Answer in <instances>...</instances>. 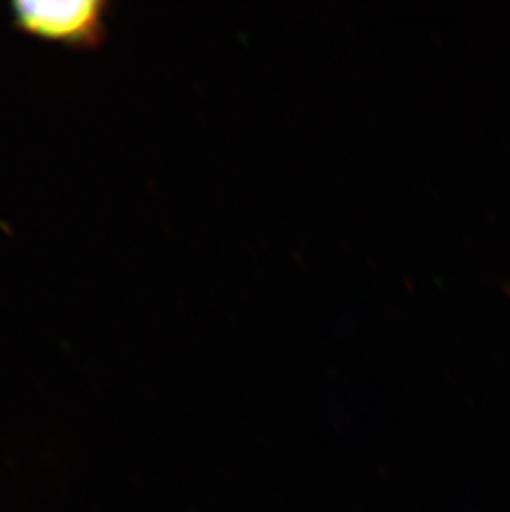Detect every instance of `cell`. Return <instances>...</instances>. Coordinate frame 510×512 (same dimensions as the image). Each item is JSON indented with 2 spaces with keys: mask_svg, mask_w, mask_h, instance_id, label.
I'll use <instances>...</instances> for the list:
<instances>
[{
  "mask_svg": "<svg viewBox=\"0 0 510 512\" xmlns=\"http://www.w3.org/2000/svg\"><path fill=\"white\" fill-rule=\"evenodd\" d=\"M108 9L105 0H17L12 20L17 29L39 39L95 49L106 37Z\"/></svg>",
  "mask_w": 510,
  "mask_h": 512,
  "instance_id": "cell-1",
  "label": "cell"
}]
</instances>
